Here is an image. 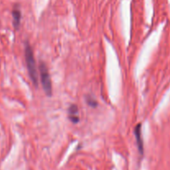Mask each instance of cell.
I'll return each mask as SVG.
<instances>
[{
  "mask_svg": "<svg viewBox=\"0 0 170 170\" xmlns=\"http://www.w3.org/2000/svg\"><path fill=\"white\" fill-rule=\"evenodd\" d=\"M24 52H25V60L26 64H27V68L28 70V73L30 76V78L33 81V85L37 87L38 84V70H37V66H36L35 57H34V54L32 47L28 42L25 43V49H24Z\"/></svg>",
  "mask_w": 170,
  "mask_h": 170,
  "instance_id": "6da1fadb",
  "label": "cell"
},
{
  "mask_svg": "<svg viewBox=\"0 0 170 170\" xmlns=\"http://www.w3.org/2000/svg\"><path fill=\"white\" fill-rule=\"evenodd\" d=\"M39 72H40L41 82L42 84V87L46 95L47 96H51L52 95V87H51V76L49 74L48 69L47 67L46 64L43 62H40L39 66Z\"/></svg>",
  "mask_w": 170,
  "mask_h": 170,
  "instance_id": "7a4b0ae2",
  "label": "cell"
},
{
  "mask_svg": "<svg viewBox=\"0 0 170 170\" xmlns=\"http://www.w3.org/2000/svg\"><path fill=\"white\" fill-rule=\"evenodd\" d=\"M135 135L139 152H140V154L143 155V154H144V141H143L142 133H141V124H136L135 128Z\"/></svg>",
  "mask_w": 170,
  "mask_h": 170,
  "instance_id": "3957f363",
  "label": "cell"
},
{
  "mask_svg": "<svg viewBox=\"0 0 170 170\" xmlns=\"http://www.w3.org/2000/svg\"><path fill=\"white\" fill-rule=\"evenodd\" d=\"M69 119L73 124H77L80 120L79 119V110L76 105H71L68 109Z\"/></svg>",
  "mask_w": 170,
  "mask_h": 170,
  "instance_id": "277c9868",
  "label": "cell"
},
{
  "mask_svg": "<svg viewBox=\"0 0 170 170\" xmlns=\"http://www.w3.org/2000/svg\"><path fill=\"white\" fill-rule=\"evenodd\" d=\"M12 15H13V23L15 29H18L21 23V18H22V14H21V11L19 8H14L12 11Z\"/></svg>",
  "mask_w": 170,
  "mask_h": 170,
  "instance_id": "5b68a950",
  "label": "cell"
},
{
  "mask_svg": "<svg viewBox=\"0 0 170 170\" xmlns=\"http://www.w3.org/2000/svg\"><path fill=\"white\" fill-rule=\"evenodd\" d=\"M87 103L90 106L93 107V108H96L97 106V101L94 98H92V96H87Z\"/></svg>",
  "mask_w": 170,
  "mask_h": 170,
  "instance_id": "8992f818",
  "label": "cell"
}]
</instances>
